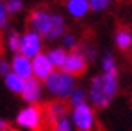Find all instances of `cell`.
I'll return each mask as SVG.
<instances>
[{
	"instance_id": "obj_1",
	"label": "cell",
	"mask_w": 132,
	"mask_h": 131,
	"mask_svg": "<svg viewBox=\"0 0 132 131\" xmlns=\"http://www.w3.org/2000/svg\"><path fill=\"white\" fill-rule=\"evenodd\" d=\"M28 26L40 37L54 40L64 33V21L57 14H51L47 9H33L28 16Z\"/></svg>"
},
{
	"instance_id": "obj_2",
	"label": "cell",
	"mask_w": 132,
	"mask_h": 131,
	"mask_svg": "<svg viewBox=\"0 0 132 131\" xmlns=\"http://www.w3.org/2000/svg\"><path fill=\"white\" fill-rule=\"evenodd\" d=\"M115 93H117V73H103L92 79L90 98L97 108L108 107Z\"/></svg>"
},
{
	"instance_id": "obj_3",
	"label": "cell",
	"mask_w": 132,
	"mask_h": 131,
	"mask_svg": "<svg viewBox=\"0 0 132 131\" xmlns=\"http://www.w3.org/2000/svg\"><path fill=\"white\" fill-rule=\"evenodd\" d=\"M16 122L26 129L42 131L44 129V107L40 105H30L18 114Z\"/></svg>"
},
{
	"instance_id": "obj_4",
	"label": "cell",
	"mask_w": 132,
	"mask_h": 131,
	"mask_svg": "<svg viewBox=\"0 0 132 131\" xmlns=\"http://www.w3.org/2000/svg\"><path fill=\"white\" fill-rule=\"evenodd\" d=\"M45 87L52 94L64 98L68 94H71V91L75 89V84H73L71 75H68L64 72H52L45 79Z\"/></svg>"
},
{
	"instance_id": "obj_5",
	"label": "cell",
	"mask_w": 132,
	"mask_h": 131,
	"mask_svg": "<svg viewBox=\"0 0 132 131\" xmlns=\"http://www.w3.org/2000/svg\"><path fill=\"white\" fill-rule=\"evenodd\" d=\"M42 49V39H40L38 33L35 32H26L21 37V44H19V54L26 56V58H35L37 54H40Z\"/></svg>"
},
{
	"instance_id": "obj_6",
	"label": "cell",
	"mask_w": 132,
	"mask_h": 131,
	"mask_svg": "<svg viewBox=\"0 0 132 131\" xmlns=\"http://www.w3.org/2000/svg\"><path fill=\"white\" fill-rule=\"evenodd\" d=\"M87 70V61L85 56L78 51H73L66 56L64 63L61 66V72L68 73V75H82Z\"/></svg>"
},
{
	"instance_id": "obj_7",
	"label": "cell",
	"mask_w": 132,
	"mask_h": 131,
	"mask_svg": "<svg viewBox=\"0 0 132 131\" xmlns=\"http://www.w3.org/2000/svg\"><path fill=\"white\" fill-rule=\"evenodd\" d=\"M52 72H54V66H52V63L49 61L47 54H42V52H40V54H37V56L31 59V73L35 75V79L45 80Z\"/></svg>"
},
{
	"instance_id": "obj_8",
	"label": "cell",
	"mask_w": 132,
	"mask_h": 131,
	"mask_svg": "<svg viewBox=\"0 0 132 131\" xmlns=\"http://www.w3.org/2000/svg\"><path fill=\"white\" fill-rule=\"evenodd\" d=\"M73 122L77 124L78 131H90L92 128V110L85 103L73 108Z\"/></svg>"
},
{
	"instance_id": "obj_9",
	"label": "cell",
	"mask_w": 132,
	"mask_h": 131,
	"mask_svg": "<svg viewBox=\"0 0 132 131\" xmlns=\"http://www.w3.org/2000/svg\"><path fill=\"white\" fill-rule=\"evenodd\" d=\"M11 72L16 73V75H19L21 79H30L33 77V73H31V59L26 58V56H23V54H14V58L12 61H11Z\"/></svg>"
},
{
	"instance_id": "obj_10",
	"label": "cell",
	"mask_w": 132,
	"mask_h": 131,
	"mask_svg": "<svg viewBox=\"0 0 132 131\" xmlns=\"http://www.w3.org/2000/svg\"><path fill=\"white\" fill-rule=\"evenodd\" d=\"M40 94H42V86H40V80L35 77H30L24 80V86H23V91H21V96L23 100H26L28 103L35 105L40 100Z\"/></svg>"
},
{
	"instance_id": "obj_11",
	"label": "cell",
	"mask_w": 132,
	"mask_h": 131,
	"mask_svg": "<svg viewBox=\"0 0 132 131\" xmlns=\"http://www.w3.org/2000/svg\"><path fill=\"white\" fill-rule=\"evenodd\" d=\"M115 42L122 51H129L132 46V35L129 32V26L118 23L117 25V32H115Z\"/></svg>"
},
{
	"instance_id": "obj_12",
	"label": "cell",
	"mask_w": 132,
	"mask_h": 131,
	"mask_svg": "<svg viewBox=\"0 0 132 131\" xmlns=\"http://www.w3.org/2000/svg\"><path fill=\"white\" fill-rule=\"evenodd\" d=\"M66 9H68V12L71 14L73 18H82L89 11V2L87 0H68L66 2Z\"/></svg>"
},
{
	"instance_id": "obj_13",
	"label": "cell",
	"mask_w": 132,
	"mask_h": 131,
	"mask_svg": "<svg viewBox=\"0 0 132 131\" xmlns=\"http://www.w3.org/2000/svg\"><path fill=\"white\" fill-rule=\"evenodd\" d=\"M4 80H5V86H7V89H9V91L19 93V94H21L23 86H24V79H21L19 75L9 72V73H5V79H4Z\"/></svg>"
},
{
	"instance_id": "obj_14",
	"label": "cell",
	"mask_w": 132,
	"mask_h": 131,
	"mask_svg": "<svg viewBox=\"0 0 132 131\" xmlns=\"http://www.w3.org/2000/svg\"><path fill=\"white\" fill-rule=\"evenodd\" d=\"M66 56H68V52L63 49V47H57V49H51V51L47 52V58H49V61L52 63V66H63V63H64Z\"/></svg>"
},
{
	"instance_id": "obj_15",
	"label": "cell",
	"mask_w": 132,
	"mask_h": 131,
	"mask_svg": "<svg viewBox=\"0 0 132 131\" xmlns=\"http://www.w3.org/2000/svg\"><path fill=\"white\" fill-rule=\"evenodd\" d=\"M19 44H21V35L18 32H11L9 33V37H7V46L12 52H19Z\"/></svg>"
},
{
	"instance_id": "obj_16",
	"label": "cell",
	"mask_w": 132,
	"mask_h": 131,
	"mask_svg": "<svg viewBox=\"0 0 132 131\" xmlns=\"http://www.w3.org/2000/svg\"><path fill=\"white\" fill-rule=\"evenodd\" d=\"M85 103V93L82 89H73L70 94V105L71 107H78V105Z\"/></svg>"
},
{
	"instance_id": "obj_17",
	"label": "cell",
	"mask_w": 132,
	"mask_h": 131,
	"mask_svg": "<svg viewBox=\"0 0 132 131\" xmlns=\"http://www.w3.org/2000/svg\"><path fill=\"white\" fill-rule=\"evenodd\" d=\"M4 5H5V11L9 14H16L23 9V2L21 0H7V4H4Z\"/></svg>"
},
{
	"instance_id": "obj_18",
	"label": "cell",
	"mask_w": 132,
	"mask_h": 131,
	"mask_svg": "<svg viewBox=\"0 0 132 131\" xmlns=\"http://www.w3.org/2000/svg\"><path fill=\"white\" fill-rule=\"evenodd\" d=\"M87 2H89V9L92 11H101L110 4V0H87Z\"/></svg>"
},
{
	"instance_id": "obj_19",
	"label": "cell",
	"mask_w": 132,
	"mask_h": 131,
	"mask_svg": "<svg viewBox=\"0 0 132 131\" xmlns=\"http://www.w3.org/2000/svg\"><path fill=\"white\" fill-rule=\"evenodd\" d=\"M103 68H104L106 73H117V68H115V63H113L111 56H106L104 61H103Z\"/></svg>"
},
{
	"instance_id": "obj_20",
	"label": "cell",
	"mask_w": 132,
	"mask_h": 131,
	"mask_svg": "<svg viewBox=\"0 0 132 131\" xmlns=\"http://www.w3.org/2000/svg\"><path fill=\"white\" fill-rule=\"evenodd\" d=\"M7 26V11L4 2H0V28H5Z\"/></svg>"
},
{
	"instance_id": "obj_21",
	"label": "cell",
	"mask_w": 132,
	"mask_h": 131,
	"mask_svg": "<svg viewBox=\"0 0 132 131\" xmlns=\"http://www.w3.org/2000/svg\"><path fill=\"white\" fill-rule=\"evenodd\" d=\"M63 44H64L66 47H75V46H77L73 35H64V37H63Z\"/></svg>"
},
{
	"instance_id": "obj_22",
	"label": "cell",
	"mask_w": 132,
	"mask_h": 131,
	"mask_svg": "<svg viewBox=\"0 0 132 131\" xmlns=\"http://www.w3.org/2000/svg\"><path fill=\"white\" fill-rule=\"evenodd\" d=\"M9 70H11L9 63H7L5 59H0V75H5V73H9Z\"/></svg>"
},
{
	"instance_id": "obj_23",
	"label": "cell",
	"mask_w": 132,
	"mask_h": 131,
	"mask_svg": "<svg viewBox=\"0 0 132 131\" xmlns=\"http://www.w3.org/2000/svg\"><path fill=\"white\" fill-rule=\"evenodd\" d=\"M0 131H12V129H11V126L7 124L5 121H2V119H0Z\"/></svg>"
}]
</instances>
